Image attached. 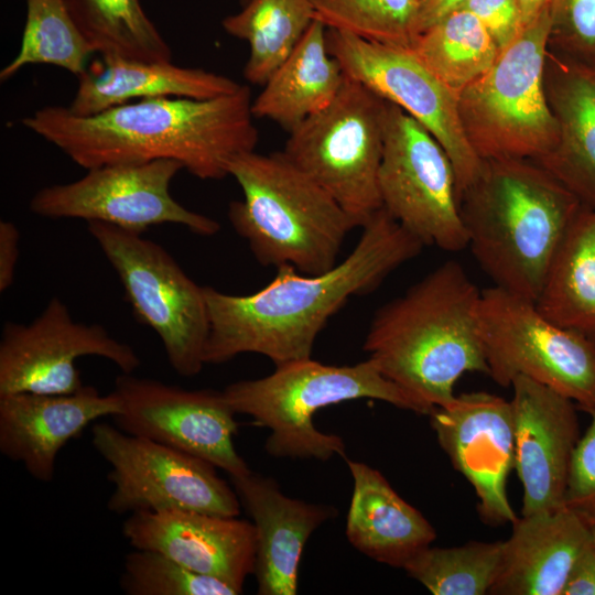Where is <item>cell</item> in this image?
Returning <instances> with one entry per match:
<instances>
[{
  "mask_svg": "<svg viewBox=\"0 0 595 595\" xmlns=\"http://www.w3.org/2000/svg\"><path fill=\"white\" fill-rule=\"evenodd\" d=\"M241 84L202 68L99 55L78 76L68 109L90 116L141 99L182 97L209 99L236 93Z\"/></svg>",
  "mask_w": 595,
  "mask_h": 595,
  "instance_id": "cell-24",
  "label": "cell"
},
{
  "mask_svg": "<svg viewBox=\"0 0 595 595\" xmlns=\"http://www.w3.org/2000/svg\"><path fill=\"white\" fill-rule=\"evenodd\" d=\"M327 47L346 76L361 83L420 122L452 161L457 193L479 175L483 160L463 130L457 94L434 75L410 47L388 45L326 30Z\"/></svg>",
  "mask_w": 595,
  "mask_h": 595,
  "instance_id": "cell-14",
  "label": "cell"
},
{
  "mask_svg": "<svg viewBox=\"0 0 595 595\" xmlns=\"http://www.w3.org/2000/svg\"><path fill=\"white\" fill-rule=\"evenodd\" d=\"M242 192L228 219L261 266L291 264L320 274L336 263L357 226L337 202L283 152L235 156L228 167Z\"/></svg>",
  "mask_w": 595,
  "mask_h": 595,
  "instance_id": "cell-5",
  "label": "cell"
},
{
  "mask_svg": "<svg viewBox=\"0 0 595 595\" xmlns=\"http://www.w3.org/2000/svg\"><path fill=\"white\" fill-rule=\"evenodd\" d=\"M515 470L523 488L521 515L564 508L575 448L582 436L576 404L528 377L510 386Z\"/></svg>",
  "mask_w": 595,
  "mask_h": 595,
  "instance_id": "cell-18",
  "label": "cell"
},
{
  "mask_svg": "<svg viewBox=\"0 0 595 595\" xmlns=\"http://www.w3.org/2000/svg\"><path fill=\"white\" fill-rule=\"evenodd\" d=\"M478 315L496 383L507 388L524 376L595 413V340L553 324L533 301L495 285L482 291Z\"/></svg>",
  "mask_w": 595,
  "mask_h": 595,
  "instance_id": "cell-9",
  "label": "cell"
},
{
  "mask_svg": "<svg viewBox=\"0 0 595 595\" xmlns=\"http://www.w3.org/2000/svg\"><path fill=\"white\" fill-rule=\"evenodd\" d=\"M534 305L553 324L595 340V209L581 206Z\"/></svg>",
  "mask_w": 595,
  "mask_h": 595,
  "instance_id": "cell-27",
  "label": "cell"
},
{
  "mask_svg": "<svg viewBox=\"0 0 595 595\" xmlns=\"http://www.w3.org/2000/svg\"><path fill=\"white\" fill-rule=\"evenodd\" d=\"M502 541H469L451 548L431 545L403 567L434 595H485L496 577Z\"/></svg>",
  "mask_w": 595,
  "mask_h": 595,
  "instance_id": "cell-32",
  "label": "cell"
},
{
  "mask_svg": "<svg viewBox=\"0 0 595 595\" xmlns=\"http://www.w3.org/2000/svg\"><path fill=\"white\" fill-rule=\"evenodd\" d=\"M461 8L482 22L500 51L523 29L517 0H467Z\"/></svg>",
  "mask_w": 595,
  "mask_h": 595,
  "instance_id": "cell-37",
  "label": "cell"
},
{
  "mask_svg": "<svg viewBox=\"0 0 595 595\" xmlns=\"http://www.w3.org/2000/svg\"><path fill=\"white\" fill-rule=\"evenodd\" d=\"M119 585L127 595H238L229 583L197 573L153 551L134 549L125 556Z\"/></svg>",
  "mask_w": 595,
  "mask_h": 595,
  "instance_id": "cell-34",
  "label": "cell"
},
{
  "mask_svg": "<svg viewBox=\"0 0 595 595\" xmlns=\"http://www.w3.org/2000/svg\"><path fill=\"white\" fill-rule=\"evenodd\" d=\"M522 26H527L539 18L548 8L552 0H517Z\"/></svg>",
  "mask_w": 595,
  "mask_h": 595,
  "instance_id": "cell-41",
  "label": "cell"
},
{
  "mask_svg": "<svg viewBox=\"0 0 595 595\" xmlns=\"http://www.w3.org/2000/svg\"><path fill=\"white\" fill-rule=\"evenodd\" d=\"M562 595H595V548L588 545L574 563Z\"/></svg>",
  "mask_w": 595,
  "mask_h": 595,
  "instance_id": "cell-39",
  "label": "cell"
},
{
  "mask_svg": "<svg viewBox=\"0 0 595 595\" xmlns=\"http://www.w3.org/2000/svg\"><path fill=\"white\" fill-rule=\"evenodd\" d=\"M468 248L495 286L536 301L580 201L529 159L483 160L458 196Z\"/></svg>",
  "mask_w": 595,
  "mask_h": 595,
  "instance_id": "cell-4",
  "label": "cell"
},
{
  "mask_svg": "<svg viewBox=\"0 0 595 595\" xmlns=\"http://www.w3.org/2000/svg\"><path fill=\"white\" fill-rule=\"evenodd\" d=\"M251 105L250 88L241 85L215 98L141 99L90 116L47 106L21 123L86 170L166 159L201 180H221L235 156L255 151Z\"/></svg>",
  "mask_w": 595,
  "mask_h": 595,
  "instance_id": "cell-2",
  "label": "cell"
},
{
  "mask_svg": "<svg viewBox=\"0 0 595 595\" xmlns=\"http://www.w3.org/2000/svg\"><path fill=\"white\" fill-rule=\"evenodd\" d=\"M550 28L551 7L457 94L464 133L479 159L537 160L555 145L559 130L544 89Z\"/></svg>",
  "mask_w": 595,
  "mask_h": 595,
  "instance_id": "cell-7",
  "label": "cell"
},
{
  "mask_svg": "<svg viewBox=\"0 0 595 595\" xmlns=\"http://www.w3.org/2000/svg\"><path fill=\"white\" fill-rule=\"evenodd\" d=\"M467 0H418V34L450 12L461 8Z\"/></svg>",
  "mask_w": 595,
  "mask_h": 595,
  "instance_id": "cell-40",
  "label": "cell"
},
{
  "mask_svg": "<svg viewBox=\"0 0 595 595\" xmlns=\"http://www.w3.org/2000/svg\"><path fill=\"white\" fill-rule=\"evenodd\" d=\"M549 48L595 64V0H552Z\"/></svg>",
  "mask_w": 595,
  "mask_h": 595,
  "instance_id": "cell-35",
  "label": "cell"
},
{
  "mask_svg": "<svg viewBox=\"0 0 595 595\" xmlns=\"http://www.w3.org/2000/svg\"><path fill=\"white\" fill-rule=\"evenodd\" d=\"M223 393L236 414L270 430L264 448L278 458L346 457L343 439L314 425V414L328 405L376 399L416 414L435 409L385 377L370 358L353 366L324 365L312 357L295 360L269 376L232 382Z\"/></svg>",
  "mask_w": 595,
  "mask_h": 595,
  "instance_id": "cell-6",
  "label": "cell"
},
{
  "mask_svg": "<svg viewBox=\"0 0 595 595\" xmlns=\"http://www.w3.org/2000/svg\"><path fill=\"white\" fill-rule=\"evenodd\" d=\"M313 21L310 0H249L221 25L226 33L248 43L244 77L249 84L263 86Z\"/></svg>",
  "mask_w": 595,
  "mask_h": 595,
  "instance_id": "cell-28",
  "label": "cell"
},
{
  "mask_svg": "<svg viewBox=\"0 0 595 595\" xmlns=\"http://www.w3.org/2000/svg\"><path fill=\"white\" fill-rule=\"evenodd\" d=\"M589 527H591L592 543L595 548V522H591Z\"/></svg>",
  "mask_w": 595,
  "mask_h": 595,
  "instance_id": "cell-42",
  "label": "cell"
},
{
  "mask_svg": "<svg viewBox=\"0 0 595 595\" xmlns=\"http://www.w3.org/2000/svg\"><path fill=\"white\" fill-rule=\"evenodd\" d=\"M91 445L110 467L107 477L113 489L107 508L115 515L170 510L240 515L234 486L199 457L99 421L91 428Z\"/></svg>",
  "mask_w": 595,
  "mask_h": 595,
  "instance_id": "cell-11",
  "label": "cell"
},
{
  "mask_svg": "<svg viewBox=\"0 0 595 595\" xmlns=\"http://www.w3.org/2000/svg\"><path fill=\"white\" fill-rule=\"evenodd\" d=\"M410 48L456 94L487 73L501 52L482 22L464 8L420 32Z\"/></svg>",
  "mask_w": 595,
  "mask_h": 595,
  "instance_id": "cell-29",
  "label": "cell"
},
{
  "mask_svg": "<svg viewBox=\"0 0 595 595\" xmlns=\"http://www.w3.org/2000/svg\"><path fill=\"white\" fill-rule=\"evenodd\" d=\"M183 169L166 159L89 169L79 180L39 190L29 208L50 219L102 221L138 234L176 224L199 236H214L220 229L217 220L187 209L170 193L172 180Z\"/></svg>",
  "mask_w": 595,
  "mask_h": 595,
  "instance_id": "cell-13",
  "label": "cell"
},
{
  "mask_svg": "<svg viewBox=\"0 0 595 595\" xmlns=\"http://www.w3.org/2000/svg\"><path fill=\"white\" fill-rule=\"evenodd\" d=\"M122 534L134 549L161 552L241 593L255 572L256 530L251 521L238 517L192 510L139 511L128 515Z\"/></svg>",
  "mask_w": 595,
  "mask_h": 595,
  "instance_id": "cell-19",
  "label": "cell"
},
{
  "mask_svg": "<svg viewBox=\"0 0 595 595\" xmlns=\"http://www.w3.org/2000/svg\"><path fill=\"white\" fill-rule=\"evenodd\" d=\"M102 357L121 372L133 374L141 360L136 350L99 324L75 322L58 299L50 300L29 324L6 322L0 338V394H67L82 390L76 360Z\"/></svg>",
  "mask_w": 595,
  "mask_h": 595,
  "instance_id": "cell-15",
  "label": "cell"
},
{
  "mask_svg": "<svg viewBox=\"0 0 595 595\" xmlns=\"http://www.w3.org/2000/svg\"><path fill=\"white\" fill-rule=\"evenodd\" d=\"M248 1L249 0H239L241 7L245 6Z\"/></svg>",
  "mask_w": 595,
  "mask_h": 595,
  "instance_id": "cell-43",
  "label": "cell"
},
{
  "mask_svg": "<svg viewBox=\"0 0 595 595\" xmlns=\"http://www.w3.org/2000/svg\"><path fill=\"white\" fill-rule=\"evenodd\" d=\"M326 29L367 41L411 47L418 35V0H310Z\"/></svg>",
  "mask_w": 595,
  "mask_h": 595,
  "instance_id": "cell-33",
  "label": "cell"
},
{
  "mask_svg": "<svg viewBox=\"0 0 595 595\" xmlns=\"http://www.w3.org/2000/svg\"><path fill=\"white\" fill-rule=\"evenodd\" d=\"M113 391L122 409L112 419L123 432L199 457L230 478L251 470L236 451V413L223 391L186 390L126 372L116 377Z\"/></svg>",
  "mask_w": 595,
  "mask_h": 595,
  "instance_id": "cell-16",
  "label": "cell"
},
{
  "mask_svg": "<svg viewBox=\"0 0 595 595\" xmlns=\"http://www.w3.org/2000/svg\"><path fill=\"white\" fill-rule=\"evenodd\" d=\"M94 54L148 62L172 61V51L140 0H65Z\"/></svg>",
  "mask_w": 595,
  "mask_h": 595,
  "instance_id": "cell-30",
  "label": "cell"
},
{
  "mask_svg": "<svg viewBox=\"0 0 595 595\" xmlns=\"http://www.w3.org/2000/svg\"><path fill=\"white\" fill-rule=\"evenodd\" d=\"M231 483L256 530L257 593L295 595L303 549L311 534L337 515V509L291 498L273 478L252 470L231 477Z\"/></svg>",
  "mask_w": 595,
  "mask_h": 595,
  "instance_id": "cell-21",
  "label": "cell"
},
{
  "mask_svg": "<svg viewBox=\"0 0 595 595\" xmlns=\"http://www.w3.org/2000/svg\"><path fill=\"white\" fill-rule=\"evenodd\" d=\"M429 416L439 445L473 487L482 521L515 522L518 516L507 495V478L515 469L511 402L485 391L461 393Z\"/></svg>",
  "mask_w": 595,
  "mask_h": 595,
  "instance_id": "cell-17",
  "label": "cell"
},
{
  "mask_svg": "<svg viewBox=\"0 0 595 595\" xmlns=\"http://www.w3.org/2000/svg\"><path fill=\"white\" fill-rule=\"evenodd\" d=\"M575 448L564 507L582 516L588 523L595 522V413Z\"/></svg>",
  "mask_w": 595,
  "mask_h": 595,
  "instance_id": "cell-36",
  "label": "cell"
},
{
  "mask_svg": "<svg viewBox=\"0 0 595 595\" xmlns=\"http://www.w3.org/2000/svg\"><path fill=\"white\" fill-rule=\"evenodd\" d=\"M361 229L350 253L326 272L310 275L282 264L271 282L248 295L204 286L205 365L246 353L263 355L275 367L311 358L318 334L349 298L375 291L425 247L385 208Z\"/></svg>",
  "mask_w": 595,
  "mask_h": 595,
  "instance_id": "cell-1",
  "label": "cell"
},
{
  "mask_svg": "<svg viewBox=\"0 0 595 595\" xmlns=\"http://www.w3.org/2000/svg\"><path fill=\"white\" fill-rule=\"evenodd\" d=\"M482 291L446 260L380 306L364 349L389 380L428 404L445 407L465 372L488 376L479 327Z\"/></svg>",
  "mask_w": 595,
  "mask_h": 595,
  "instance_id": "cell-3",
  "label": "cell"
},
{
  "mask_svg": "<svg viewBox=\"0 0 595 595\" xmlns=\"http://www.w3.org/2000/svg\"><path fill=\"white\" fill-rule=\"evenodd\" d=\"M387 100L345 75L336 98L292 131L284 155L363 227L382 208L378 173Z\"/></svg>",
  "mask_w": 595,
  "mask_h": 595,
  "instance_id": "cell-8",
  "label": "cell"
},
{
  "mask_svg": "<svg viewBox=\"0 0 595 595\" xmlns=\"http://www.w3.org/2000/svg\"><path fill=\"white\" fill-rule=\"evenodd\" d=\"M544 89L559 138L550 152L532 161L595 209V64L548 48Z\"/></svg>",
  "mask_w": 595,
  "mask_h": 595,
  "instance_id": "cell-23",
  "label": "cell"
},
{
  "mask_svg": "<svg viewBox=\"0 0 595 595\" xmlns=\"http://www.w3.org/2000/svg\"><path fill=\"white\" fill-rule=\"evenodd\" d=\"M354 480L346 536L368 558L404 565L436 539L434 527L371 466L346 459Z\"/></svg>",
  "mask_w": 595,
  "mask_h": 595,
  "instance_id": "cell-25",
  "label": "cell"
},
{
  "mask_svg": "<svg viewBox=\"0 0 595 595\" xmlns=\"http://www.w3.org/2000/svg\"><path fill=\"white\" fill-rule=\"evenodd\" d=\"M511 524L488 594L562 595L574 563L592 544L589 523L564 507L521 515Z\"/></svg>",
  "mask_w": 595,
  "mask_h": 595,
  "instance_id": "cell-22",
  "label": "cell"
},
{
  "mask_svg": "<svg viewBox=\"0 0 595 595\" xmlns=\"http://www.w3.org/2000/svg\"><path fill=\"white\" fill-rule=\"evenodd\" d=\"M88 231L116 271L137 318L158 334L172 369L186 378L198 375L209 331L204 286L142 234L102 221H88Z\"/></svg>",
  "mask_w": 595,
  "mask_h": 595,
  "instance_id": "cell-10",
  "label": "cell"
},
{
  "mask_svg": "<svg viewBox=\"0 0 595 595\" xmlns=\"http://www.w3.org/2000/svg\"><path fill=\"white\" fill-rule=\"evenodd\" d=\"M20 232L8 220L0 221V292H6L14 281L19 257Z\"/></svg>",
  "mask_w": 595,
  "mask_h": 595,
  "instance_id": "cell-38",
  "label": "cell"
},
{
  "mask_svg": "<svg viewBox=\"0 0 595 595\" xmlns=\"http://www.w3.org/2000/svg\"><path fill=\"white\" fill-rule=\"evenodd\" d=\"M121 409L115 391L100 394L86 385L67 394H0V453L22 464L34 479L50 483L62 448L89 424Z\"/></svg>",
  "mask_w": 595,
  "mask_h": 595,
  "instance_id": "cell-20",
  "label": "cell"
},
{
  "mask_svg": "<svg viewBox=\"0 0 595 595\" xmlns=\"http://www.w3.org/2000/svg\"><path fill=\"white\" fill-rule=\"evenodd\" d=\"M26 18L15 57L0 72L3 83L28 65L46 64L79 76L94 54L65 0H25Z\"/></svg>",
  "mask_w": 595,
  "mask_h": 595,
  "instance_id": "cell-31",
  "label": "cell"
},
{
  "mask_svg": "<svg viewBox=\"0 0 595 595\" xmlns=\"http://www.w3.org/2000/svg\"><path fill=\"white\" fill-rule=\"evenodd\" d=\"M326 30L314 19L290 56L252 100L255 118L271 120L290 132L336 98L345 73L328 51Z\"/></svg>",
  "mask_w": 595,
  "mask_h": 595,
  "instance_id": "cell-26",
  "label": "cell"
},
{
  "mask_svg": "<svg viewBox=\"0 0 595 595\" xmlns=\"http://www.w3.org/2000/svg\"><path fill=\"white\" fill-rule=\"evenodd\" d=\"M378 184L382 208L424 246L450 252L468 247L451 159L420 122L390 101Z\"/></svg>",
  "mask_w": 595,
  "mask_h": 595,
  "instance_id": "cell-12",
  "label": "cell"
}]
</instances>
